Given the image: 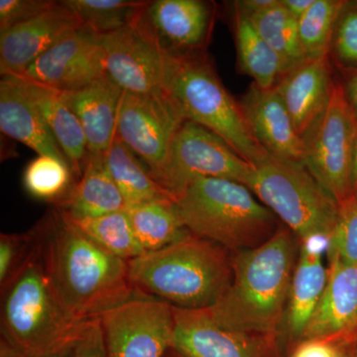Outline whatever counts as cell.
Returning <instances> with one entry per match:
<instances>
[{
  "mask_svg": "<svg viewBox=\"0 0 357 357\" xmlns=\"http://www.w3.org/2000/svg\"><path fill=\"white\" fill-rule=\"evenodd\" d=\"M328 245L330 238L325 236H312L300 241L299 255L281 331L282 344L287 351L304 337L325 291L328 268L325 266L324 256L328 255Z\"/></svg>",
  "mask_w": 357,
  "mask_h": 357,
  "instance_id": "obj_16",
  "label": "cell"
},
{
  "mask_svg": "<svg viewBox=\"0 0 357 357\" xmlns=\"http://www.w3.org/2000/svg\"><path fill=\"white\" fill-rule=\"evenodd\" d=\"M105 76L102 37L81 26L54 45L24 73L13 77L64 93L83 88Z\"/></svg>",
  "mask_w": 357,
  "mask_h": 357,
  "instance_id": "obj_14",
  "label": "cell"
},
{
  "mask_svg": "<svg viewBox=\"0 0 357 357\" xmlns=\"http://www.w3.org/2000/svg\"><path fill=\"white\" fill-rule=\"evenodd\" d=\"M70 220L98 245L126 261L145 253L136 238L126 210L98 218Z\"/></svg>",
  "mask_w": 357,
  "mask_h": 357,
  "instance_id": "obj_29",
  "label": "cell"
},
{
  "mask_svg": "<svg viewBox=\"0 0 357 357\" xmlns=\"http://www.w3.org/2000/svg\"><path fill=\"white\" fill-rule=\"evenodd\" d=\"M185 229L236 253L266 243L282 222L248 185L198 178L176 201Z\"/></svg>",
  "mask_w": 357,
  "mask_h": 357,
  "instance_id": "obj_6",
  "label": "cell"
},
{
  "mask_svg": "<svg viewBox=\"0 0 357 357\" xmlns=\"http://www.w3.org/2000/svg\"><path fill=\"white\" fill-rule=\"evenodd\" d=\"M357 192V126L351 160V195Z\"/></svg>",
  "mask_w": 357,
  "mask_h": 357,
  "instance_id": "obj_43",
  "label": "cell"
},
{
  "mask_svg": "<svg viewBox=\"0 0 357 357\" xmlns=\"http://www.w3.org/2000/svg\"><path fill=\"white\" fill-rule=\"evenodd\" d=\"M344 0H314L298 20L299 36L307 59L328 57L338 13Z\"/></svg>",
  "mask_w": 357,
  "mask_h": 357,
  "instance_id": "obj_32",
  "label": "cell"
},
{
  "mask_svg": "<svg viewBox=\"0 0 357 357\" xmlns=\"http://www.w3.org/2000/svg\"><path fill=\"white\" fill-rule=\"evenodd\" d=\"M300 250V239L282 225L257 248L232 253L231 283L208 307L211 318L239 332L279 337Z\"/></svg>",
  "mask_w": 357,
  "mask_h": 357,
  "instance_id": "obj_2",
  "label": "cell"
},
{
  "mask_svg": "<svg viewBox=\"0 0 357 357\" xmlns=\"http://www.w3.org/2000/svg\"><path fill=\"white\" fill-rule=\"evenodd\" d=\"M289 13L292 14L296 20H299L305 13L314 4V0H281Z\"/></svg>",
  "mask_w": 357,
  "mask_h": 357,
  "instance_id": "obj_41",
  "label": "cell"
},
{
  "mask_svg": "<svg viewBox=\"0 0 357 357\" xmlns=\"http://www.w3.org/2000/svg\"><path fill=\"white\" fill-rule=\"evenodd\" d=\"M33 229L56 295L75 318L100 319L140 295L129 279L128 261L98 245L58 208Z\"/></svg>",
  "mask_w": 357,
  "mask_h": 357,
  "instance_id": "obj_1",
  "label": "cell"
},
{
  "mask_svg": "<svg viewBox=\"0 0 357 357\" xmlns=\"http://www.w3.org/2000/svg\"><path fill=\"white\" fill-rule=\"evenodd\" d=\"M338 215L330 237L328 253L357 264V192L338 204Z\"/></svg>",
  "mask_w": 357,
  "mask_h": 357,
  "instance_id": "obj_34",
  "label": "cell"
},
{
  "mask_svg": "<svg viewBox=\"0 0 357 357\" xmlns=\"http://www.w3.org/2000/svg\"><path fill=\"white\" fill-rule=\"evenodd\" d=\"M89 321L73 317L59 300L36 238L29 259L1 292V337L26 356H58L72 347Z\"/></svg>",
  "mask_w": 357,
  "mask_h": 357,
  "instance_id": "obj_4",
  "label": "cell"
},
{
  "mask_svg": "<svg viewBox=\"0 0 357 357\" xmlns=\"http://www.w3.org/2000/svg\"><path fill=\"white\" fill-rule=\"evenodd\" d=\"M171 349L180 357H284L279 337L225 328L206 309L176 307Z\"/></svg>",
  "mask_w": 357,
  "mask_h": 357,
  "instance_id": "obj_13",
  "label": "cell"
},
{
  "mask_svg": "<svg viewBox=\"0 0 357 357\" xmlns=\"http://www.w3.org/2000/svg\"><path fill=\"white\" fill-rule=\"evenodd\" d=\"M249 189L300 241L332 236L338 203L300 162L268 156L255 165Z\"/></svg>",
  "mask_w": 357,
  "mask_h": 357,
  "instance_id": "obj_7",
  "label": "cell"
},
{
  "mask_svg": "<svg viewBox=\"0 0 357 357\" xmlns=\"http://www.w3.org/2000/svg\"><path fill=\"white\" fill-rule=\"evenodd\" d=\"M234 33L237 66L259 88L272 89L283 76L280 59L260 36L246 14L234 6Z\"/></svg>",
  "mask_w": 357,
  "mask_h": 357,
  "instance_id": "obj_25",
  "label": "cell"
},
{
  "mask_svg": "<svg viewBox=\"0 0 357 357\" xmlns=\"http://www.w3.org/2000/svg\"><path fill=\"white\" fill-rule=\"evenodd\" d=\"M76 14L63 1L32 20L0 33V74L20 76L69 33L81 27Z\"/></svg>",
  "mask_w": 357,
  "mask_h": 357,
  "instance_id": "obj_15",
  "label": "cell"
},
{
  "mask_svg": "<svg viewBox=\"0 0 357 357\" xmlns=\"http://www.w3.org/2000/svg\"><path fill=\"white\" fill-rule=\"evenodd\" d=\"M255 167L217 134L185 121L174 137L165 162L154 180L177 201L198 178H227L249 185Z\"/></svg>",
  "mask_w": 357,
  "mask_h": 357,
  "instance_id": "obj_8",
  "label": "cell"
},
{
  "mask_svg": "<svg viewBox=\"0 0 357 357\" xmlns=\"http://www.w3.org/2000/svg\"><path fill=\"white\" fill-rule=\"evenodd\" d=\"M356 126L342 84L335 77L328 107L303 141L304 165L338 204L351 195Z\"/></svg>",
  "mask_w": 357,
  "mask_h": 357,
  "instance_id": "obj_9",
  "label": "cell"
},
{
  "mask_svg": "<svg viewBox=\"0 0 357 357\" xmlns=\"http://www.w3.org/2000/svg\"><path fill=\"white\" fill-rule=\"evenodd\" d=\"M215 9L202 0H156L145 16L162 46L169 51H206Z\"/></svg>",
  "mask_w": 357,
  "mask_h": 357,
  "instance_id": "obj_20",
  "label": "cell"
},
{
  "mask_svg": "<svg viewBox=\"0 0 357 357\" xmlns=\"http://www.w3.org/2000/svg\"><path fill=\"white\" fill-rule=\"evenodd\" d=\"M279 0H241V1L234 2L232 6L236 7L246 15H251L276 6Z\"/></svg>",
  "mask_w": 357,
  "mask_h": 357,
  "instance_id": "obj_40",
  "label": "cell"
},
{
  "mask_svg": "<svg viewBox=\"0 0 357 357\" xmlns=\"http://www.w3.org/2000/svg\"><path fill=\"white\" fill-rule=\"evenodd\" d=\"M248 16L260 36L280 59L284 74L306 60L301 45L298 20L281 0L276 6Z\"/></svg>",
  "mask_w": 357,
  "mask_h": 357,
  "instance_id": "obj_28",
  "label": "cell"
},
{
  "mask_svg": "<svg viewBox=\"0 0 357 357\" xmlns=\"http://www.w3.org/2000/svg\"><path fill=\"white\" fill-rule=\"evenodd\" d=\"M82 26L100 36L117 31L137 20L150 1L141 0H63Z\"/></svg>",
  "mask_w": 357,
  "mask_h": 357,
  "instance_id": "obj_30",
  "label": "cell"
},
{
  "mask_svg": "<svg viewBox=\"0 0 357 357\" xmlns=\"http://www.w3.org/2000/svg\"><path fill=\"white\" fill-rule=\"evenodd\" d=\"M123 93L107 75L83 88L61 93L83 128L89 153L105 154L116 139Z\"/></svg>",
  "mask_w": 357,
  "mask_h": 357,
  "instance_id": "obj_21",
  "label": "cell"
},
{
  "mask_svg": "<svg viewBox=\"0 0 357 357\" xmlns=\"http://www.w3.org/2000/svg\"><path fill=\"white\" fill-rule=\"evenodd\" d=\"M0 130L37 154L54 157L69 165L38 110L11 76L2 77L0 82Z\"/></svg>",
  "mask_w": 357,
  "mask_h": 357,
  "instance_id": "obj_22",
  "label": "cell"
},
{
  "mask_svg": "<svg viewBox=\"0 0 357 357\" xmlns=\"http://www.w3.org/2000/svg\"><path fill=\"white\" fill-rule=\"evenodd\" d=\"M128 274L138 293L173 307L208 309L232 280V252L195 234L129 260Z\"/></svg>",
  "mask_w": 357,
  "mask_h": 357,
  "instance_id": "obj_3",
  "label": "cell"
},
{
  "mask_svg": "<svg viewBox=\"0 0 357 357\" xmlns=\"http://www.w3.org/2000/svg\"><path fill=\"white\" fill-rule=\"evenodd\" d=\"M328 283L302 340H357V264L344 261L335 253H328Z\"/></svg>",
  "mask_w": 357,
  "mask_h": 357,
  "instance_id": "obj_18",
  "label": "cell"
},
{
  "mask_svg": "<svg viewBox=\"0 0 357 357\" xmlns=\"http://www.w3.org/2000/svg\"><path fill=\"white\" fill-rule=\"evenodd\" d=\"M165 357H180V356H178V354H176V352L173 351V349H170V351L167 352Z\"/></svg>",
  "mask_w": 357,
  "mask_h": 357,
  "instance_id": "obj_44",
  "label": "cell"
},
{
  "mask_svg": "<svg viewBox=\"0 0 357 357\" xmlns=\"http://www.w3.org/2000/svg\"><path fill=\"white\" fill-rule=\"evenodd\" d=\"M53 0H0V33L51 8Z\"/></svg>",
  "mask_w": 357,
  "mask_h": 357,
  "instance_id": "obj_37",
  "label": "cell"
},
{
  "mask_svg": "<svg viewBox=\"0 0 357 357\" xmlns=\"http://www.w3.org/2000/svg\"><path fill=\"white\" fill-rule=\"evenodd\" d=\"M14 77L38 110L64 152L75 177L79 180L83 175L84 163L89 152L86 135L76 115L66 105L60 91L20 77Z\"/></svg>",
  "mask_w": 357,
  "mask_h": 357,
  "instance_id": "obj_23",
  "label": "cell"
},
{
  "mask_svg": "<svg viewBox=\"0 0 357 357\" xmlns=\"http://www.w3.org/2000/svg\"><path fill=\"white\" fill-rule=\"evenodd\" d=\"M55 208L72 220L98 218L128 208L105 165V154L89 153L83 175Z\"/></svg>",
  "mask_w": 357,
  "mask_h": 357,
  "instance_id": "obj_24",
  "label": "cell"
},
{
  "mask_svg": "<svg viewBox=\"0 0 357 357\" xmlns=\"http://www.w3.org/2000/svg\"><path fill=\"white\" fill-rule=\"evenodd\" d=\"M328 59L338 72L357 69V0H344L335 22Z\"/></svg>",
  "mask_w": 357,
  "mask_h": 357,
  "instance_id": "obj_33",
  "label": "cell"
},
{
  "mask_svg": "<svg viewBox=\"0 0 357 357\" xmlns=\"http://www.w3.org/2000/svg\"><path fill=\"white\" fill-rule=\"evenodd\" d=\"M340 74L345 98L357 119V69L340 70Z\"/></svg>",
  "mask_w": 357,
  "mask_h": 357,
  "instance_id": "obj_39",
  "label": "cell"
},
{
  "mask_svg": "<svg viewBox=\"0 0 357 357\" xmlns=\"http://www.w3.org/2000/svg\"><path fill=\"white\" fill-rule=\"evenodd\" d=\"M357 340L316 338L294 345L287 357H357Z\"/></svg>",
  "mask_w": 357,
  "mask_h": 357,
  "instance_id": "obj_36",
  "label": "cell"
},
{
  "mask_svg": "<svg viewBox=\"0 0 357 357\" xmlns=\"http://www.w3.org/2000/svg\"><path fill=\"white\" fill-rule=\"evenodd\" d=\"M67 352V351H66ZM65 354H58V356H44V357H65ZM0 357H34L26 356V354H23L16 349L13 345L9 344L8 342L6 340V338L1 337L0 340Z\"/></svg>",
  "mask_w": 357,
  "mask_h": 357,
  "instance_id": "obj_42",
  "label": "cell"
},
{
  "mask_svg": "<svg viewBox=\"0 0 357 357\" xmlns=\"http://www.w3.org/2000/svg\"><path fill=\"white\" fill-rule=\"evenodd\" d=\"M76 182L70 166L51 156L38 155L29 162L23 174L28 194L55 206L68 196Z\"/></svg>",
  "mask_w": 357,
  "mask_h": 357,
  "instance_id": "obj_31",
  "label": "cell"
},
{
  "mask_svg": "<svg viewBox=\"0 0 357 357\" xmlns=\"http://www.w3.org/2000/svg\"><path fill=\"white\" fill-rule=\"evenodd\" d=\"M145 11L130 24L102 36L105 70L124 93L157 95L165 91L166 50Z\"/></svg>",
  "mask_w": 357,
  "mask_h": 357,
  "instance_id": "obj_11",
  "label": "cell"
},
{
  "mask_svg": "<svg viewBox=\"0 0 357 357\" xmlns=\"http://www.w3.org/2000/svg\"><path fill=\"white\" fill-rule=\"evenodd\" d=\"M65 357H109L100 319L89 321L86 330L66 352Z\"/></svg>",
  "mask_w": 357,
  "mask_h": 357,
  "instance_id": "obj_38",
  "label": "cell"
},
{
  "mask_svg": "<svg viewBox=\"0 0 357 357\" xmlns=\"http://www.w3.org/2000/svg\"><path fill=\"white\" fill-rule=\"evenodd\" d=\"M105 160L128 208L157 199H175L150 175L137 155L119 138L105 152Z\"/></svg>",
  "mask_w": 357,
  "mask_h": 357,
  "instance_id": "obj_27",
  "label": "cell"
},
{
  "mask_svg": "<svg viewBox=\"0 0 357 357\" xmlns=\"http://www.w3.org/2000/svg\"><path fill=\"white\" fill-rule=\"evenodd\" d=\"M185 121L182 110L166 91L157 95L124 93L116 137L144 162L152 175L163 165Z\"/></svg>",
  "mask_w": 357,
  "mask_h": 357,
  "instance_id": "obj_12",
  "label": "cell"
},
{
  "mask_svg": "<svg viewBox=\"0 0 357 357\" xmlns=\"http://www.w3.org/2000/svg\"><path fill=\"white\" fill-rule=\"evenodd\" d=\"M164 89L185 121L217 134L248 163L255 166L270 156L255 139L241 102L223 86L206 51L166 50Z\"/></svg>",
  "mask_w": 357,
  "mask_h": 357,
  "instance_id": "obj_5",
  "label": "cell"
},
{
  "mask_svg": "<svg viewBox=\"0 0 357 357\" xmlns=\"http://www.w3.org/2000/svg\"><path fill=\"white\" fill-rule=\"evenodd\" d=\"M356 345H357V342H356Z\"/></svg>",
  "mask_w": 357,
  "mask_h": 357,
  "instance_id": "obj_45",
  "label": "cell"
},
{
  "mask_svg": "<svg viewBox=\"0 0 357 357\" xmlns=\"http://www.w3.org/2000/svg\"><path fill=\"white\" fill-rule=\"evenodd\" d=\"M239 102L251 132L268 153L304 164V141L276 89L251 83Z\"/></svg>",
  "mask_w": 357,
  "mask_h": 357,
  "instance_id": "obj_17",
  "label": "cell"
},
{
  "mask_svg": "<svg viewBox=\"0 0 357 357\" xmlns=\"http://www.w3.org/2000/svg\"><path fill=\"white\" fill-rule=\"evenodd\" d=\"M335 79L328 57L306 59L285 73L275 86L303 140L328 107Z\"/></svg>",
  "mask_w": 357,
  "mask_h": 357,
  "instance_id": "obj_19",
  "label": "cell"
},
{
  "mask_svg": "<svg viewBox=\"0 0 357 357\" xmlns=\"http://www.w3.org/2000/svg\"><path fill=\"white\" fill-rule=\"evenodd\" d=\"M100 319L109 357H165L171 349L174 307L164 301L140 294Z\"/></svg>",
  "mask_w": 357,
  "mask_h": 357,
  "instance_id": "obj_10",
  "label": "cell"
},
{
  "mask_svg": "<svg viewBox=\"0 0 357 357\" xmlns=\"http://www.w3.org/2000/svg\"><path fill=\"white\" fill-rule=\"evenodd\" d=\"M36 243L34 230L26 234H0V290L17 276L25 263L29 259Z\"/></svg>",
  "mask_w": 357,
  "mask_h": 357,
  "instance_id": "obj_35",
  "label": "cell"
},
{
  "mask_svg": "<svg viewBox=\"0 0 357 357\" xmlns=\"http://www.w3.org/2000/svg\"><path fill=\"white\" fill-rule=\"evenodd\" d=\"M126 213L138 243L146 252L166 248L189 234L173 199L128 206Z\"/></svg>",
  "mask_w": 357,
  "mask_h": 357,
  "instance_id": "obj_26",
  "label": "cell"
}]
</instances>
